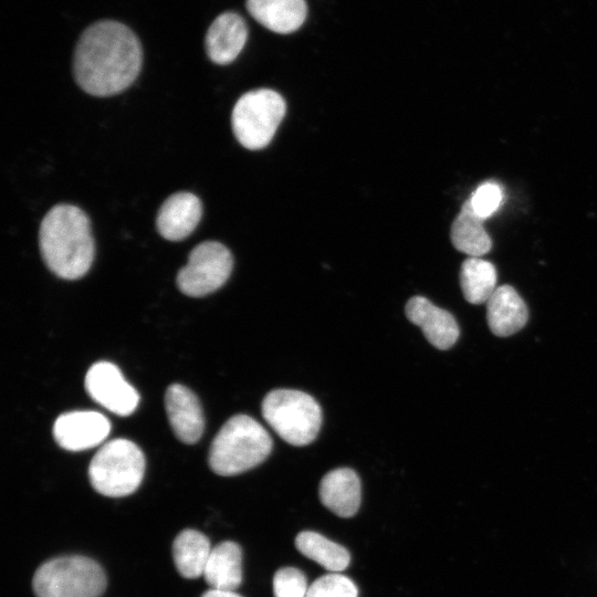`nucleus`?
I'll return each instance as SVG.
<instances>
[{"label": "nucleus", "instance_id": "obj_6", "mask_svg": "<svg viewBox=\"0 0 597 597\" xmlns=\"http://www.w3.org/2000/svg\"><path fill=\"white\" fill-rule=\"evenodd\" d=\"M145 472L143 451L127 439L106 442L93 457L88 478L94 490L105 496L122 498L134 493Z\"/></svg>", "mask_w": 597, "mask_h": 597}, {"label": "nucleus", "instance_id": "obj_21", "mask_svg": "<svg viewBox=\"0 0 597 597\" xmlns=\"http://www.w3.org/2000/svg\"><path fill=\"white\" fill-rule=\"evenodd\" d=\"M295 546L301 554L331 573L344 570L350 562V555L345 547L313 531L298 533Z\"/></svg>", "mask_w": 597, "mask_h": 597}, {"label": "nucleus", "instance_id": "obj_10", "mask_svg": "<svg viewBox=\"0 0 597 597\" xmlns=\"http://www.w3.org/2000/svg\"><path fill=\"white\" fill-rule=\"evenodd\" d=\"M108 419L96 411H70L59 416L53 426L56 443L69 451H82L100 444L108 436Z\"/></svg>", "mask_w": 597, "mask_h": 597}, {"label": "nucleus", "instance_id": "obj_1", "mask_svg": "<svg viewBox=\"0 0 597 597\" xmlns=\"http://www.w3.org/2000/svg\"><path fill=\"white\" fill-rule=\"evenodd\" d=\"M142 63V46L135 33L119 22L106 20L90 25L80 36L73 72L84 92L107 97L129 87Z\"/></svg>", "mask_w": 597, "mask_h": 597}, {"label": "nucleus", "instance_id": "obj_26", "mask_svg": "<svg viewBox=\"0 0 597 597\" xmlns=\"http://www.w3.org/2000/svg\"><path fill=\"white\" fill-rule=\"evenodd\" d=\"M201 597H242V596L231 590L209 589L206 593H203Z\"/></svg>", "mask_w": 597, "mask_h": 597}, {"label": "nucleus", "instance_id": "obj_24", "mask_svg": "<svg viewBox=\"0 0 597 597\" xmlns=\"http://www.w3.org/2000/svg\"><path fill=\"white\" fill-rule=\"evenodd\" d=\"M308 587L305 575L297 568L283 567L274 574V597H306Z\"/></svg>", "mask_w": 597, "mask_h": 597}, {"label": "nucleus", "instance_id": "obj_12", "mask_svg": "<svg viewBox=\"0 0 597 597\" xmlns=\"http://www.w3.org/2000/svg\"><path fill=\"white\" fill-rule=\"evenodd\" d=\"M407 318L419 326L427 341L438 349H448L457 342L460 331L453 315L423 296L411 297L405 307Z\"/></svg>", "mask_w": 597, "mask_h": 597}, {"label": "nucleus", "instance_id": "obj_19", "mask_svg": "<svg viewBox=\"0 0 597 597\" xmlns=\"http://www.w3.org/2000/svg\"><path fill=\"white\" fill-rule=\"evenodd\" d=\"M483 221L468 199L451 226L450 238L453 247L469 256L480 258L488 253L492 248V240L483 227Z\"/></svg>", "mask_w": 597, "mask_h": 597}, {"label": "nucleus", "instance_id": "obj_14", "mask_svg": "<svg viewBox=\"0 0 597 597\" xmlns=\"http://www.w3.org/2000/svg\"><path fill=\"white\" fill-rule=\"evenodd\" d=\"M248 38V28L241 15L224 12L210 24L205 40L209 59L219 65L235 60L242 51Z\"/></svg>", "mask_w": 597, "mask_h": 597}, {"label": "nucleus", "instance_id": "obj_16", "mask_svg": "<svg viewBox=\"0 0 597 597\" xmlns=\"http://www.w3.org/2000/svg\"><path fill=\"white\" fill-rule=\"evenodd\" d=\"M527 307L511 285H501L486 302V320L495 336L506 337L519 332L527 322Z\"/></svg>", "mask_w": 597, "mask_h": 597}, {"label": "nucleus", "instance_id": "obj_15", "mask_svg": "<svg viewBox=\"0 0 597 597\" xmlns=\"http://www.w3.org/2000/svg\"><path fill=\"white\" fill-rule=\"evenodd\" d=\"M320 499L333 513L350 517L359 509L362 500L360 480L349 468H338L327 472L320 483Z\"/></svg>", "mask_w": 597, "mask_h": 597}, {"label": "nucleus", "instance_id": "obj_25", "mask_svg": "<svg viewBox=\"0 0 597 597\" xmlns=\"http://www.w3.org/2000/svg\"><path fill=\"white\" fill-rule=\"evenodd\" d=\"M469 200L474 211L485 220L499 209L503 191L499 184L486 181L475 189Z\"/></svg>", "mask_w": 597, "mask_h": 597}, {"label": "nucleus", "instance_id": "obj_4", "mask_svg": "<svg viewBox=\"0 0 597 597\" xmlns=\"http://www.w3.org/2000/svg\"><path fill=\"white\" fill-rule=\"evenodd\" d=\"M262 416L285 442L302 447L315 440L322 425V409L308 394L274 389L262 401Z\"/></svg>", "mask_w": 597, "mask_h": 597}, {"label": "nucleus", "instance_id": "obj_2", "mask_svg": "<svg viewBox=\"0 0 597 597\" xmlns=\"http://www.w3.org/2000/svg\"><path fill=\"white\" fill-rule=\"evenodd\" d=\"M39 245L45 265L61 279L82 277L94 260L90 220L73 205L60 203L48 211L40 226Z\"/></svg>", "mask_w": 597, "mask_h": 597}, {"label": "nucleus", "instance_id": "obj_3", "mask_svg": "<svg viewBox=\"0 0 597 597\" xmlns=\"http://www.w3.org/2000/svg\"><path fill=\"white\" fill-rule=\"evenodd\" d=\"M272 447V438L260 422L250 416L237 415L214 437L209 451V465L219 475H237L262 463Z\"/></svg>", "mask_w": 597, "mask_h": 597}, {"label": "nucleus", "instance_id": "obj_18", "mask_svg": "<svg viewBox=\"0 0 597 597\" xmlns=\"http://www.w3.org/2000/svg\"><path fill=\"white\" fill-rule=\"evenodd\" d=\"M203 578L210 589L235 591L242 583V551L231 541L212 547Z\"/></svg>", "mask_w": 597, "mask_h": 597}, {"label": "nucleus", "instance_id": "obj_5", "mask_svg": "<svg viewBox=\"0 0 597 597\" xmlns=\"http://www.w3.org/2000/svg\"><path fill=\"white\" fill-rule=\"evenodd\" d=\"M36 597H101L106 588V576L94 559L61 556L42 564L33 577Z\"/></svg>", "mask_w": 597, "mask_h": 597}, {"label": "nucleus", "instance_id": "obj_17", "mask_svg": "<svg viewBox=\"0 0 597 597\" xmlns=\"http://www.w3.org/2000/svg\"><path fill=\"white\" fill-rule=\"evenodd\" d=\"M249 13L263 27L276 33L296 31L305 21V0H247Z\"/></svg>", "mask_w": 597, "mask_h": 597}, {"label": "nucleus", "instance_id": "obj_20", "mask_svg": "<svg viewBox=\"0 0 597 597\" xmlns=\"http://www.w3.org/2000/svg\"><path fill=\"white\" fill-rule=\"evenodd\" d=\"M209 538L192 528L181 531L172 543V557L178 573L188 579L203 576L211 553Z\"/></svg>", "mask_w": 597, "mask_h": 597}, {"label": "nucleus", "instance_id": "obj_13", "mask_svg": "<svg viewBox=\"0 0 597 597\" xmlns=\"http://www.w3.org/2000/svg\"><path fill=\"white\" fill-rule=\"evenodd\" d=\"M202 216L199 198L186 191L169 196L158 210L156 227L159 234L169 241L187 238Z\"/></svg>", "mask_w": 597, "mask_h": 597}, {"label": "nucleus", "instance_id": "obj_22", "mask_svg": "<svg viewBox=\"0 0 597 597\" xmlns=\"http://www.w3.org/2000/svg\"><path fill=\"white\" fill-rule=\"evenodd\" d=\"M460 284L469 303H486L496 290L495 266L481 258L469 256L460 269Z\"/></svg>", "mask_w": 597, "mask_h": 597}, {"label": "nucleus", "instance_id": "obj_9", "mask_svg": "<svg viewBox=\"0 0 597 597\" xmlns=\"http://www.w3.org/2000/svg\"><path fill=\"white\" fill-rule=\"evenodd\" d=\"M85 388L94 401L118 416L133 413L139 402L137 390L125 380L118 367L108 362L91 366Z\"/></svg>", "mask_w": 597, "mask_h": 597}, {"label": "nucleus", "instance_id": "obj_8", "mask_svg": "<svg viewBox=\"0 0 597 597\" xmlns=\"http://www.w3.org/2000/svg\"><path fill=\"white\" fill-rule=\"evenodd\" d=\"M233 258L227 247L205 241L195 247L187 264L177 274L178 289L186 295L200 297L220 289L229 279Z\"/></svg>", "mask_w": 597, "mask_h": 597}, {"label": "nucleus", "instance_id": "obj_11", "mask_svg": "<svg viewBox=\"0 0 597 597\" xmlns=\"http://www.w3.org/2000/svg\"><path fill=\"white\" fill-rule=\"evenodd\" d=\"M165 407L176 437L187 444L202 436L205 418L198 397L180 384L170 385L165 395Z\"/></svg>", "mask_w": 597, "mask_h": 597}, {"label": "nucleus", "instance_id": "obj_7", "mask_svg": "<svg viewBox=\"0 0 597 597\" xmlns=\"http://www.w3.org/2000/svg\"><path fill=\"white\" fill-rule=\"evenodd\" d=\"M285 111V101L277 92L269 88L250 91L233 107V134L243 147L261 149L273 138Z\"/></svg>", "mask_w": 597, "mask_h": 597}, {"label": "nucleus", "instance_id": "obj_23", "mask_svg": "<svg viewBox=\"0 0 597 597\" xmlns=\"http://www.w3.org/2000/svg\"><path fill=\"white\" fill-rule=\"evenodd\" d=\"M306 597H358V590L348 577L331 573L313 582Z\"/></svg>", "mask_w": 597, "mask_h": 597}]
</instances>
